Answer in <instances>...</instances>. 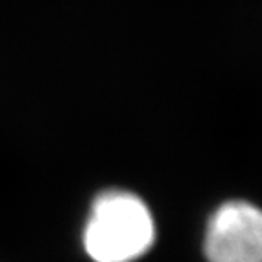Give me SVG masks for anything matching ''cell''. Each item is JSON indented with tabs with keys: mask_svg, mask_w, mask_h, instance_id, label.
Here are the masks:
<instances>
[{
	"mask_svg": "<svg viewBox=\"0 0 262 262\" xmlns=\"http://www.w3.org/2000/svg\"><path fill=\"white\" fill-rule=\"evenodd\" d=\"M82 238L95 262H133L151 248L155 224L144 201L113 189L93 201Z\"/></svg>",
	"mask_w": 262,
	"mask_h": 262,
	"instance_id": "obj_1",
	"label": "cell"
},
{
	"mask_svg": "<svg viewBox=\"0 0 262 262\" xmlns=\"http://www.w3.org/2000/svg\"><path fill=\"white\" fill-rule=\"evenodd\" d=\"M208 262H262V209L231 201L209 217L204 238Z\"/></svg>",
	"mask_w": 262,
	"mask_h": 262,
	"instance_id": "obj_2",
	"label": "cell"
}]
</instances>
